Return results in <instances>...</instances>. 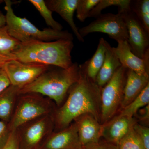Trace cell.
I'll return each instance as SVG.
<instances>
[{"instance_id":"obj_8","label":"cell","mask_w":149,"mask_h":149,"mask_svg":"<svg viewBox=\"0 0 149 149\" xmlns=\"http://www.w3.org/2000/svg\"><path fill=\"white\" fill-rule=\"evenodd\" d=\"M79 32L83 39L91 33L101 32L108 35L117 43L128 40L126 24L119 13L101 14L88 25L79 29Z\"/></svg>"},{"instance_id":"obj_10","label":"cell","mask_w":149,"mask_h":149,"mask_svg":"<svg viewBox=\"0 0 149 149\" xmlns=\"http://www.w3.org/2000/svg\"><path fill=\"white\" fill-rule=\"evenodd\" d=\"M125 21L128 33L127 42L131 51L142 58L149 49V33L130 8L118 11Z\"/></svg>"},{"instance_id":"obj_25","label":"cell","mask_w":149,"mask_h":149,"mask_svg":"<svg viewBox=\"0 0 149 149\" xmlns=\"http://www.w3.org/2000/svg\"><path fill=\"white\" fill-rule=\"evenodd\" d=\"M117 146L118 149H143L142 142L133 126L120 140Z\"/></svg>"},{"instance_id":"obj_6","label":"cell","mask_w":149,"mask_h":149,"mask_svg":"<svg viewBox=\"0 0 149 149\" xmlns=\"http://www.w3.org/2000/svg\"><path fill=\"white\" fill-rule=\"evenodd\" d=\"M128 69L122 66L102 88L100 123L104 125L112 119L120 109L123 100Z\"/></svg>"},{"instance_id":"obj_24","label":"cell","mask_w":149,"mask_h":149,"mask_svg":"<svg viewBox=\"0 0 149 149\" xmlns=\"http://www.w3.org/2000/svg\"><path fill=\"white\" fill-rule=\"evenodd\" d=\"M130 0H100L99 3L91 11L89 17L97 18L101 14L103 10L111 6L118 7V11L130 8Z\"/></svg>"},{"instance_id":"obj_26","label":"cell","mask_w":149,"mask_h":149,"mask_svg":"<svg viewBox=\"0 0 149 149\" xmlns=\"http://www.w3.org/2000/svg\"><path fill=\"white\" fill-rule=\"evenodd\" d=\"M100 0H78L76 8V17L82 22L89 18L91 11Z\"/></svg>"},{"instance_id":"obj_28","label":"cell","mask_w":149,"mask_h":149,"mask_svg":"<svg viewBox=\"0 0 149 149\" xmlns=\"http://www.w3.org/2000/svg\"><path fill=\"white\" fill-rule=\"evenodd\" d=\"M8 123L0 120V149L7 143L11 132Z\"/></svg>"},{"instance_id":"obj_17","label":"cell","mask_w":149,"mask_h":149,"mask_svg":"<svg viewBox=\"0 0 149 149\" xmlns=\"http://www.w3.org/2000/svg\"><path fill=\"white\" fill-rule=\"evenodd\" d=\"M105 57L103 64L97 75L95 82L102 88L111 79L115 72L122 66L115 52L114 48L106 42Z\"/></svg>"},{"instance_id":"obj_22","label":"cell","mask_w":149,"mask_h":149,"mask_svg":"<svg viewBox=\"0 0 149 149\" xmlns=\"http://www.w3.org/2000/svg\"><path fill=\"white\" fill-rule=\"evenodd\" d=\"M130 8L149 33V0L130 1Z\"/></svg>"},{"instance_id":"obj_5","label":"cell","mask_w":149,"mask_h":149,"mask_svg":"<svg viewBox=\"0 0 149 149\" xmlns=\"http://www.w3.org/2000/svg\"><path fill=\"white\" fill-rule=\"evenodd\" d=\"M56 107L51 99L38 93L20 94L13 115L8 123L10 129L14 131L23 123L52 114Z\"/></svg>"},{"instance_id":"obj_20","label":"cell","mask_w":149,"mask_h":149,"mask_svg":"<svg viewBox=\"0 0 149 149\" xmlns=\"http://www.w3.org/2000/svg\"><path fill=\"white\" fill-rule=\"evenodd\" d=\"M20 44L9 34L6 26L0 27V65L15 59L14 53Z\"/></svg>"},{"instance_id":"obj_18","label":"cell","mask_w":149,"mask_h":149,"mask_svg":"<svg viewBox=\"0 0 149 149\" xmlns=\"http://www.w3.org/2000/svg\"><path fill=\"white\" fill-rule=\"evenodd\" d=\"M20 89L10 85L0 93V120L10 122L16 107Z\"/></svg>"},{"instance_id":"obj_32","label":"cell","mask_w":149,"mask_h":149,"mask_svg":"<svg viewBox=\"0 0 149 149\" xmlns=\"http://www.w3.org/2000/svg\"><path fill=\"white\" fill-rule=\"evenodd\" d=\"M10 85L3 65H0V93Z\"/></svg>"},{"instance_id":"obj_7","label":"cell","mask_w":149,"mask_h":149,"mask_svg":"<svg viewBox=\"0 0 149 149\" xmlns=\"http://www.w3.org/2000/svg\"><path fill=\"white\" fill-rule=\"evenodd\" d=\"M54 128L52 114L23 123L15 130L19 149H39Z\"/></svg>"},{"instance_id":"obj_30","label":"cell","mask_w":149,"mask_h":149,"mask_svg":"<svg viewBox=\"0 0 149 149\" xmlns=\"http://www.w3.org/2000/svg\"><path fill=\"white\" fill-rule=\"evenodd\" d=\"M83 149H118L117 146L105 141H100L97 143L83 147Z\"/></svg>"},{"instance_id":"obj_2","label":"cell","mask_w":149,"mask_h":149,"mask_svg":"<svg viewBox=\"0 0 149 149\" xmlns=\"http://www.w3.org/2000/svg\"><path fill=\"white\" fill-rule=\"evenodd\" d=\"M73 41L59 40L52 42L30 41L20 43L14 53L15 59L24 63H34L68 68L73 64L71 52Z\"/></svg>"},{"instance_id":"obj_21","label":"cell","mask_w":149,"mask_h":149,"mask_svg":"<svg viewBox=\"0 0 149 149\" xmlns=\"http://www.w3.org/2000/svg\"><path fill=\"white\" fill-rule=\"evenodd\" d=\"M149 104V84L142 91L141 94L127 106L120 110L116 116L134 117L139 110Z\"/></svg>"},{"instance_id":"obj_1","label":"cell","mask_w":149,"mask_h":149,"mask_svg":"<svg viewBox=\"0 0 149 149\" xmlns=\"http://www.w3.org/2000/svg\"><path fill=\"white\" fill-rule=\"evenodd\" d=\"M80 68L79 80L70 88L64 102L53 113L54 131L66 128L86 113L92 115L100 123L102 88L87 76L81 64Z\"/></svg>"},{"instance_id":"obj_4","label":"cell","mask_w":149,"mask_h":149,"mask_svg":"<svg viewBox=\"0 0 149 149\" xmlns=\"http://www.w3.org/2000/svg\"><path fill=\"white\" fill-rule=\"evenodd\" d=\"M4 2L8 32L20 43L30 41L52 42L62 39L73 41V35L67 30L59 31L50 27L40 30L25 17L17 16L14 12L11 1L5 0Z\"/></svg>"},{"instance_id":"obj_34","label":"cell","mask_w":149,"mask_h":149,"mask_svg":"<svg viewBox=\"0 0 149 149\" xmlns=\"http://www.w3.org/2000/svg\"><path fill=\"white\" fill-rule=\"evenodd\" d=\"M4 2V1H2V0H0V5L2 3H3Z\"/></svg>"},{"instance_id":"obj_12","label":"cell","mask_w":149,"mask_h":149,"mask_svg":"<svg viewBox=\"0 0 149 149\" xmlns=\"http://www.w3.org/2000/svg\"><path fill=\"white\" fill-rule=\"evenodd\" d=\"M113 48L123 67L137 74L149 76V49L141 58L132 52L127 41L118 42L117 47Z\"/></svg>"},{"instance_id":"obj_16","label":"cell","mask_w":149,"mask_h":149,"mask_svg":"<svg viewBox=\"0 0 149 149\" xmlns=\"http://www.w3.org/2000/svg\"><path fill=\"white\" fill-rule=\"evenodd\" d=\"M149 84V76L141 75L128 69L123 100L120 110L133 102Z\"/></svg>"},{"instance_id":"obj_14","label":"cell","mask_w":149,"mask_h":149,"mask_svg":"<svg viewBox=\"0 0 149 149\" xmlns=\"http://www.w3.org/2000/svg\"><path fill=\"white\" fill-rule=\"evenodd\" d=\"M137 122L134 117L114 116L108 122L102 125V138L108 143L117 146L120 140Z\"/></svg>"},{"instance_id":"obj_27","label":"cell","mask_w":149,"mask_h":149,"mask_svg":"<svg viewBox=\"0 0 149 149\" xmlns=\"http://www.w3.org/2000/svg\"><path fill=\"white\" fill-rule=\"evenodd\" d=\"M133 128L139 135L143 144V149H149V128L136 122Z\"/></svg>"},{"instance_id":"obj_11","label":"cell","mask_w":149,"mask_h":149,"mask_svg":"<svg viewBox=\"0 0 149 149\" xmlns=\"http://www.w3.org/2000/svg\"><path fill=\"white\" fill-rule=\"evenodd\" d=\"M77 126L73 121L66 128L53 131L43 142L39 149H83Z\"/></svg>"},{"instance_id":"obj_31","label":"cell","mask_w":149,"mask_h":149,"mask_svg":"<svg viewBox=\"0 0 149 149\" xmlns=\"http://www.w3.org/2000/svg\"><path fill=\"white\" fill-rule=\"evenodd\" d=\"M1 149H19L18 139L15 130L11 132L7 143Z\"/></svg>"},{"instance_id":"obj_15","label":"cell","mask_w":149,"mask_h":149,"mask_svg":"<svg viewBox=\"0 0 149 149\" xmlns=\"http://www.w3.org/2000/svg\"><path fill=\"white\" fill-rule=\"evenodd\" d=\"M46 5L52 12H54L66 22L79 42H84L85 40L81 37L79 29L74 20L78 0H46Z\"/></svg>"},{"instance_id":"obj_29","label":"cell","mask_w":149,"mask_h":149,"mask_svg":"<svg viewBox=\"0 0 149 149\" xmlns=\"http://www.w3.org/2000/svg\"><path fill=\"white\" fill-rule=\"evenodd\" d=\"M139 114H136V115L138 117L139 121L141 122V125L148 127L149 125V105L144 107L143 109H140L137 113Z\"/></svg>"},{"instance_id":"obj_9","label":"cell","mask_w":149,"mask_h":149,"mask_svg":"<svg viewBox=\"0 0 149 149\" xmlns=\"http://www.w3.org/2000/svg\"><path fill=\"white\" fill-rule=\"evenodd\" d=\"M3 66L10 85L20 89L34 82L50 67L46 65L22 62L16 59L8 62Z\"/></svg>"},{"instance_id":"obj_19","label":"cell","mask_w":149,"mask_h":149,"mask_svg":"<svg viewBox=\"0 0 149 149\" xmlns=\"http://www.w3.org/2000/svg\"><path fill=\"white\" fill-rule=\"evenodd\" d=\"M106 42L103 38H101L97 50L93 57L83 64H81L87 76L95 82L104 61Z\"/></svg>"},{"instance_id":"obj_13","label":"cell","mask_w":149,"mask_h":149,"mask_svg":"<svg viewBox=\"0 0 149 149\" xmlns=\"http://www.w3.org/2000/svg\"><path fill=\"white\" fill-rule=\"evenodd\" d=\"M80 143L85 147L97 143L102 138L103 125L92 115L86 113L74 119Z\"/></svg>"},{"instance_id":"obj_3","label":"cell","mask_w":149,"mask_h":149,"mask_svg":"<svg viewBox=\"0 0 149 149\" xmlns=\"http://www.w3.org/2000/svg\"><path fill=\"white\" fill-rule=\"evenodd\" d=\"M50 67L34 82L21 88L19 94L38 93L51 99L59 107L66 99L70 88L79 80L80 65L74 63L66 69Z\"/></svg>"},{"instance_id":"obj_33","label":"cell","mask_w":149,"mask_h":149,"mask_svg":"<svg viewBox=\"0 0 149 149\" xmlns=\"http://www.w3.org/2000/svg\"><path fill=\"white\" fill-rule=\"evenodd\" d=\"M6 24L5 15L0 11V27H4Z\"/></svg>"},{"instance_id":"obj_23","label":"cell","mask_w":149,"mask_h":149,"mask_svg":"<svg viewBox=\"0 0 149 149\" xmlns=\"http://www.w3.org/2000/svg\"><path fill=\"white\" fill-rule=\"evenodd\" d=\"M29 1L35 7L45 19L46 24L50 28L56 30L61 31L63 26L55 20L52 16V12L46 5L44 0H29Z\"/></svg>"}]
</instances>
